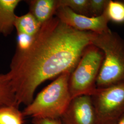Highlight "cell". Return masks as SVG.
Instances as JSON below:
<instances>
[{
    "label": "cell",
    "mask_w": 124,
    "mask_h": 124,
    "mask_svg": "<svg viewBox=\"0 0 124 124\" xmlns=\"http://www.w3.org/2000/svg\"><path fill=\"white\" fill-rule=\"evenodd\" d=\"M104 58L102 51L93 45L87 46L71 72L69 87L72 99L93 95L97 90V80Z\"/></svg>",
    "instance_id": "cell-4"
},
{
    "label": "cell",
    "mask_w": 124,
    "mask_h": 124,
    "mask_svg": "<svg viewBox=\"0 0 124 124\" xmlns=\"http://www.w3.org/2000/svg\"><path fill=\"white\" fill-rule=\"evenodd\" d=\"M106 13L109 21L117 23H124V3L109 0L106 9Z\"/></svg>",
    "instance_id": "cell-13"
},
{
    "label": "cell",
    "mask_w": 124,
    "mask_h": 124,
    "mask_svg": "<svg viewBox=\"0 0 124 124\" xmlns=\"http://www.w3.org/2000/svg\"><path fill=\"white\" fill-rule=\"evenodd\" d=\"M21 0H0V36L7 37L13 32L16 15L15 11Z\"/></svg>",
    "instance_id": "cell-9"
},
{
    "label": "cell",
    "mask_w": 124,
    "mask_h": 124,
    "mask_svg": "<svg viewBox=\"0 0 124 124\" xmlns=\"http://www.w3.org/2000/svg\"><path fill=\"white\" fill-rule=\"evenodd\" d=\"M70 71L59 75L38 93L22 111L25 117L60 119L72 100L69 87Z\"/></svg>",
    "instance_id": "cell-2"
},
{
    "label": "cell",
    "mask_w": 124,
    "mask_h": 124,
    "mask_svg": "<svg viewBox=\"0 0 124 124\" xmlns=\"http://www.w3.org/2000/svg\"><path fill=\"white\" fill-rule=\"evenodd\" d=\"M19 107H0V124H24L25 117Z\"/></svg>",
    "instance_id": "cell-12"
},
{
    "label": "cell",
    "mask_w": 124,
    "mask_h": 124,
    "mask_svg": "<svg viewBox=\"0 0 124 124\" xmlns=\"http://www.w3.org/2000/svg\"><path fill=\"white\" fill-rule=\"evenodd\" d=\"M16 105L15 94L6 74H0V107Z\"/></svg>",
    "instance_id": "cell-11"
},
{
    "label": "cell",
    "mask_w": 124,
    "mask_h": 124,
    "mask_svg": "<svg viewBox=\"0 0 124 124\" xmlns=\"http://www.w3.org/2000/svg\"><path fill=\"white\" fill-rule=\"evenodd\" d=\"M60 119L62 124H97L91 97L73 98Z\"/></svg>",
    "instance_id": "cell-7"
},
{
    "label": "cell",
    "mask_w": 124,
    "mask_h": 124,
    "mask_svg": "<svg viewBox=\"0 0 124 124\" xmlns=\"http://www.w3.org/2000/svg\"><path fill=\"white\" fill-rule=\"evenodd\" d=\"M94 33L80 31L54 17L41 25L23 46H17L7 73L19 106L34 98L36 89L47 80L72 72Z\"/></svg>",
    "instance_id": "cell-1"
},
{
    "label": "cell",
    "mask_w": 124,
    "mask_h": 124,
    "mask_svg": "<svg viewBox=\"0 0 124 124\" xmlns=\"http://www.w3.org/2000/svg\"><path fill=\"white\" fill-rule=\"evenodd\" d=\"M32 124H62L60 119H47V118H32Z\"/></svg>",
    "instance_id": "cell-16"
},
{
    "label": "cell",
    "mask_w": 124,
    "mask_h": 124,
    "mask_svg": "<svg viewBox=\"0 0 124 124\" xmlns=\"http://www.w3.org/2000/svg\"><path fill=\"white\" fill-rule=\"evenodd\" d=\"M41 25L33 15L28 12L15 18L14 28L18 37L33 38L39 31Z\"/></svg>",
    "instance_id": "cell-10"
},
{
    "label": "cell",
    "mask_w": 124,
    "mask_h": 124,
    "mask_svg": "<svg viewBox=\"0 0 124 124\" xmlns=\"http://www.w3.org/2000/svg\"><path fill=\"white\" fill-rule=\"evenodd\" d=\"M97 124H117L124 117V83L97 89L91 96Z\"/></svg>",
    "instance_id": "cell-5"
},
{
    "label": "cell",
    "mask_w": 124,
    "mask_h": 124,
    "mask_svg": "<svg viewBox=\"0 0 124 124\" xmlns=\"http://www.w3.org/2000/svg\"><path fill=\"white\" fill-rule=\"evenodd\" d=\"M29 12L41 25L53 18L59 8L58 0H25Z\"/></svg>",
    "instance_id": "cell-8"
},
{
    "label": "cell",
    "mask_w": 124,
    "mask_h": 124,
    "mask_svg": "<svg viewBox=\"0 0 124 124\" xmlns=\"http://www.w3.org/2000/svg\"><path fill=\"white\" fill-rule=\"evenodd\" d=\"M109 0H89V17H97L102 15L106 9Z\"/></svg>",
    "instance_id": "cell-15"
},
{
    "label": "cell",
    "mask_w": 124,
    "mask_h": 124,
    "mask_svg": "<svg viewBox=\"0 0 124 124\" xmlns=\"http://www.w3.org/2000/svg\"><path fill=\"white\" fill-rule=\"evenodd\" d=\"M123 2H124V1H123Z\"/></svg>",
    "instance_id": "cell-18"
},
{
    "label": "cell",
    "mask_w": 124,
    "mask_h": 124,
    "mask_svg": "<svg viewBox=\"0 0 124 124\" xmlns=\"http://www.w3.org/2000/svg\"><path fill=\"white\" fill-rule=\"evenodd\" d=\"M92 44L100 49L104 56L97 88L124 83V39L110 30L102 34L94 33Z\"/></svg>",
    "instance_id": "cell-3"
},
{
    "label": "cell",
    "mask_w": 124,
    "mask_h": 124,
    "mask_svg": "<svg viewBox=\"0 0 124 124\" xmlns=\"http://www.w3.org/2000/svg\"><path fill=\"white\" fill-rule=\"evenodd\" d=\"M55 17L67 25L80 31L102 34L110 30L108 26L109 20L105 11L100 16L93 17L75 13L66 7H59Z\"/></svg>",
    "instance_id": "cell-6"
},
{
    "label": "cell",
    "mask_w": 124,
    "mask_h": 124,
    "mask_svg": "<svg viewBox=\"0 0 124 124\" xmlns=\"http://www.w3.org/2000/svg\"><path fill=\"white\" fill-rule=\"evenodd\" d=\"M59 7H66L75 13L89 17V0H58Z\"/></svg>",
    "instance_id": "cell-14"
},
{
    "label": "cell",
    "mask_w": 124,
    "mask_h": 124,
    "mask_svg": "<svg viewBox=\"0 0 124 124\" xmlns=\"http://www.w3.org/2000/svg\"><path fill=\"white\" fill-rule=\"evenodd\" d=\"M117 124H124V117Z\"/></svg>",
    "instance_id": "cell-17"
}]
</instances>
